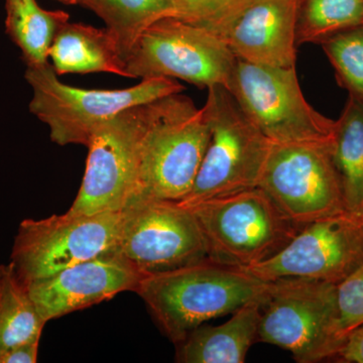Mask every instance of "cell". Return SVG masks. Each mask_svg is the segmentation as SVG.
I'll return each instance as SVG.
<instances>
[{"mask_svg": "<svg viewBox=\"0 0 363 363\" xmlns=\"http://www.w3.org/2000/svg\"><path fill=\"white\" fill-rule=\"evenodd\" d=\"M269 285V281L245 269L207 259L172 271L145 274L135 293L177 345L210 320L231 315L252 301L266 300Z\"/></svg>", "mask_w": 363, "mask_h": 363, "instance_id": "cell-1", "label": "cell"}, {"mask_svg": "<svg viewBox=\"0 0 363 363\" xmlns=\"http://www.w3.org/2000/svg\"><path fill=\"white\" fill-rule=\"evenodd\" d=\"M210 130L204 108L181 93L145 105L135 199L181 202L199 173Z\"/></svg>", "mask_w": 363, "mask_h": 363, "instance_id": "cell-2", "label": "cell"}, {"mask_svg": "<svg viewBox=\"0 0 363 363\" xmlns=\"http://www.w3.org/2000/svg\"><path fill=\"white\" fill-rule=\"evenodd\" d=\"M25 77L33 89L30 111L48 125L52 142L62 147H86L101 124L121 112L185 90L164 77L143 79L125 89H84L62 82L50 63L26 67Z\"/></svg>", "mask_w": 363, "mask_h": 363, "instance_id": "cell-3", "label": "cell"}, {"mask_svg": "<svg viewBox=\"0 0 363 363\" xmlns=\"http://www.w3.org/2000/svg\"><path fill=\"white\" fill-rule=\"evenodd\" d=\"M185 207L199 224L208 259L236 269L271 259L304 227L286 218L259 187Z\"/></svg>", "mask_w": 363, "mask_h": 363, "instance_id": "cell-4", "label": "cell"}, {"mask_svg": "<svg viewBox=\"0 0 363 363\" xmlns=\"http://www.w3.org/2000/svg\"><path fill=\"white\" fill-rule=\"evenodd\" d=\"M345 340L335 284L283 278L269 281L259 340L292 353L298 363L335 359Z\"/></svg>", "mask_w": 363, "mask_h": 363, "instance_id": "cell-5", "label": "cell"}, {"mask_svg": "<svg viewBox=\"0 0 363 363\" xmlns=\"http://www.w3.org/2000/svg\"><path fill=\"white\" fill-rule=\"evenodd\" d=\"M203 108L209 143L184 206L259 187L272 145L224 86L208 88Z\"/></svg>", "mask_w": 363, "mask_h": 363, "instance_id": "cell-6", "label": "cell"}, {"mask_svg": "<svg viewBox=\"0 0 363 363\" xmlns=\"http://www.w3.org/2000/svg\"><path fill=\"white\" fill-rule=\"evenodd\" d=\"M227 89L272 143L333 140L335 121L318 112L301 89L296 67L279 68L236 58Z\"/></svg>", "mask_w": 363, "mask_h": 363, "instance_id": "cell-7", "label": "cell"}, {"mask_svg": "<svg viewBox=\"0 0 363 363\" xmlns=\"http://www.w3.org/2000/svg\"><path fill=\"white\" fill-rule=\"evenodd\" d=\"M235 62L218 35L169 16L140 35L126 56L125 70L128 78L179 79L208 89L227 87Z\"/></svg>", "mask_w": 363, "mask_h": 363, "instance_id": "cell-8", "label": "cell"}, {"mask_svg": "<svg viewBox=\"0 0 363 363\" xmlns=\"http://www.w3.org/2000/svg\"><path fill=\"white\" fill-rule=\"evenodd\" d=\"M121 223V212L67 211L44 219H25L14 238L9 266L26 284L116 252Z\"/></svg>", "mask_w": 363, "mask_h": 363, "instance_id": "cell-9", "label": "cell"}, {"mask_svg": "<svg viewBox=\"0 0 363 363\" xmlns=\"http://www.w3.org/2000/svg\"><path fill=\"white\" fill-rule=\"evenodd\" d=\"M259 187L300 226L346 211L333 140L272 143Z\"/></svg>", "mask_w": 363, "mask_h": 363, "instance_id": "cell-10", "label": "cell"}, {"mask_svg": "<svg viewBox=\"0 0 363 363\" xmlns=\"http://www.w3.org/2000/svg\"><path fill=\"white\" fill-rule=\"evenodd\" d=\"M116 252L145 274L208 259L204 236L191 210L157 199L135 200L121 211Z\"/></svg>", "mask_w": 363, "mask_h": 363, "instance_id": "cell-11", "label": "cell"}, {"mask_svg": "<svg viewBox=\"0 0 363 363\" xmlns=\"http://www.w3.org/2000/svg\"><path fill=\"white\" fill-rule=\"evenodd\" d=\"M145 105L126 109L101 124L91 135L86 145L84 177L69 212L83 215L121 212L135 199Z\"/></svg>", "mask_w": 363, "mask_h": 363, "instance_id": "cell-12", "label": "cell"}, {"mask_svg": "<svg viewBox=\"0 0 363 363\" xmlns=\"http://www.w3.org/2000/svg\"><path fill=\"white\" fill-rule=\"evenodd\" d=\"M362 264L363 215L346 210L306 224L281 252L242 269L264 281L301 278L337 285Z\"/></svg>", "mask_w": 363, "mask_h": 363, "instance_id": "cell-13", "label": "cell"}, {"mask_svg": "<svg viewBox=\"0 0 363 363\" xmlns=\"http://www.w3.org/2000/svg\"><path fill=\"white\" fill-rule=\"evenodd\" d=\"M297 0H240L212 28L236 58L269 67H296Z\"/></svg>", "mask_w": 363, "mask_h": 363, "instance_id": "cell-14", "label": "cell"}, {"mask_svg": "<svg viewBox=\"0 0 363 363\" xmlns=\"http://www.w3.org/2000/svg\"><path fill=\"white\" fill-rule=\"evenodd\" d=\"M145 274L116 252L67 267L52 276L23 283L45 321L135 292Z\"/></svg>", "mask_w": 363, "mask_h": 363, "instance_id": "cell-15", "label": "cell"}, {"mask_svg": "<svg viewBox=\"0 0 363 363\" xmlns=\"http://www.w3.org/2000/svg\"><path fill=\"white\" fill-rule=\"evenodd\" d=\"M266 300L247 303L218 326L198 327L177 344L176 362L182 363H243L259 340L262 308Z\"/></svg>", "mask_w": 363, "mask_h": 363, "instance_id": "cell-16", "label": "cell"}, {"mask_svg": "<svg viewBox=\"0 0 363 363\" xmlns=\"http://www.w3.org/2000/svg\"><path fill=\"white\" fill-rule=\"evenodd\" d=\"M49 59L58 76L111 73L128 78L123 54L106 28L68 21L57 33Z\"/></svg>", "mask_w": 363, "mask_h": 363, "instance_id": "cell-17", "label": "cell"}, {"mask_svg": "<svg viewBox=\"0 0 363 363\" xmlns=\"http://www.w3.org/2000/svg\"><path fill=\"white\" fill-rule=\"evenodd\" d=\"M6 33L21 50L26 67L49 63L52 42L69 14L42 9L37 0H6Z\"/></svg>", "mask_w": 363, "mask_h": 363, "instance_id": "cell-18", "label": "cell"}, {"mask_svg": "<svg viewBox=\"0 0 363 363\" xmlns=\"http://www.w3.org/2000/svg\"><path fill=\"white\" fill-rule=\"evenodd\" d=\"M333 159L346 210L363 215V104L350 95L335 121Z\"/></svg>", "mask_w": 363, "mask_h": 363, "instance_id": "cell-19", "label": "cell"}, {"mask_svg": "<svg viewBox=\"0 0 363 363\" xmlns=\"http://www.w3.org/2000/svg\"><path fill=\"white\" fill-rule=\"evenodd\" d=\"M82 6L104 21L124 62L131 48L149 26L175 14L172 0H85Z\"/></svg>", "mask_w": 363, "mask_h": 363, "instance_id": "cell-20", "label": "cell"}, {"mask_svg": "<svg viewBox=\"0 0 363 363\" xmlns=\"http://www.w3.org/2000/svg\"><path fill=\"white\" fill-rule=\"evenodd\" d=\"M45 323L26 286L6 264L0 289V357L21 344L40 340Z\"/></svg>", "mask_w": 363, "mask_h": 363, "instance_id": "cell-21", "label": "cell"}, {"mask_svg": "<svg viewBox=\"0 0 363 363\" xmlns=\"http://www.w3.org/2000/svg\"><path fill=\"white\" fill-rule=\"evenodd\" d=\"M363 26V0H297V45L321 44L344 30Z\"/></svg>", "mask_w": 363, "mask_h": 363, "instance_id": "cell-22", "label": "cell"}, {"mask_svg": "<svg viewBox=\"0 0 363 363\" xmlns=\"http://www.w3.org/2000/svg\"><path fill=\"white\" fill-rule=\"evenodd\" d=\"M320 45L335 70L338 85L363 104V26L336 33Z\"/></svg>", "mask_w": 363, "mask_h": 363, "instance_id": "cell-23", "label": "cell"}, {"mask_svg": "<svg viewBox=\"0 0 363 363\" xmlns=\"http://www.w3.org/2000/svg\"><path fill=\"white\" fill-rule=\"evenodd\" d=\"M339 325L344 338L363 324V264L336 285Z\"/></svg>", "mask_w": 363, "mask_h": 363, "instance_id": "cell-24", "label": "cell"}, {"mask_svg": "<svg viewBox=\"0 0 363 363\" xmlns=\"http://www.w3.org/2000/svg\"><path fill=\"white\" fill-rule=\"evenodd\" d=\"M240 0H172L173 18L212 30Z\"/></svg>", "mask_w": 363, "mask_h": 363, "instance_id": "cell-25", "label": "cell"}, {"mask_svg": "<svg viewBox=\"0 0 363 363\" xmlns=\"http://www.w3.org/2000/svg\"><path fill=\"white\" fill-rule=\"evenodd\" d=\"M335 360L344 363H363V324L347 334Z\"/></svg>", "mask_w": 363, "mask_h": 363, "instance_id": "cell-26", "label": "cell"}, {"mask_svg": "<svg viewBox=\"0 0 363 363\" xmlns=\"http://www.w3.org/2000/svg\"><path fill=\"white\" fill-rule=\"evenodd\" d=\"M40 341L21 344L0 357V363H35L39 355Z\"/></svg>", "mask_w": 363, "mask_h": 363, "instance_id": "cell-27", "label": "cell"}, {"mask_svg": "<svg viewBox=\"0 0 363 363\" xmlns=\"http://www.w3.org/2000/svg\"><path fill=\"white\" fill-rule=\"evenodd\" d=\"M62 4H69V6H82L85 0H58Z\"/></svg>", "mask_w": 363, "mask_h": 363, "instance_id": "cell-28", "label": "cell"}, {"mask_svg": "<svg viewBox=\"0 0 363 363\" xmlns=\"http://www.w3.org/2000/svg\"><path fill=\"white\" fill-rule=\"evenodd\" d=\"M4 272H6V266L1 264L0 266V289H1L2 279H4Z\"/></svg>", "mask_w": 363, "mask_h": 363, "instance_id": "cell-29", "label": "cell"}]
</instances>
